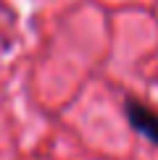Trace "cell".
<instances>
[{
  "mask_svg": "<svg viewBox=\"0 0 158 160\" xmlns=\"http://www.w3.org/2000/svg\"><path fill=\"white\" fill-rule=\"evenodd\" d=\"M127 113H129V121L134 123V129H140L145 137L158 142V116L153 110H148L145 105H137V102H127Z\"/></svg>",
  "mask_w": 158,
  "mask_h": 160,
  "instance_id": "1",
  "label": "cell"
}]
</instances>
